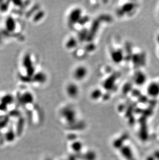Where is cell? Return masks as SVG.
<instances>
[{
	"label": "cell",
	"mask_w": 159,
	"mask_h": 160,
	"mask_svg": "<svg viewBox=\"0 0 159 160\" xmlns=\"http://www.w3.org/2000/svg\"><path fill=\"white\" fill-rule=\"evenodd\" d=\"M61 115L69 125H72L76 122V113L71 108H65L61 111Z\"/></svg>",
	"instance_id": "1"
},
{
	"label": "cell",
	"mask_w": 159,
	"mask_h": 160,
	"mask_svg": "<svg viewBox=\"0 0 159 160\" xmlns=\"http://www.w3.org/2000/svg\"><path fill=\"white\" fill-rule=\"evenodd\" d=\"M82 12L79 8H76L71 11L68 16V21L71 25H74L80 21Z\"/></svg>",
	"instance_id": "2"
},
{
	"label": "cell",
	"mask_w": 159,
	"mask_h": 160,
	"mask_svg": "<svg viewBox=\"0 0 159 160\" xmlns=\"http://www.w3.org/2000/svg\"><path fill=\"white\" fill-rule=\"evenodd\" d=\"M88 71L84 66H79L74 72V77L77 80H83L87 76Z\"/></svg>",
	"instance_id": "3"
},
{
	"label": "cell",
	"mask_w": 159,
	"mask_h": 160,
	"mask_svg": "<svg viewBox=\"0 0 159 160\" xmlns=\"http://www.w3.org/2000/svg\"><path fill=\"white\" fill-rule=\"evenodd\" d=\"M147 93L152 97H157L159 95V83L152 82L149 83L147 88Z\"/></svg>",
	"instance_id": "4"
},
{
	"label": "cell",
	"mask_w": 159,
	"mask_h": 160,
	"mask_svg": "<svg viewBox=\"0 0 159 160\" xmlns=\"http://www.w3.org/2000/svg\"><path fill=\"white\" fill-rule=\"evenodd\" d=\"M121 154L126 160H136L135 158L131 148L128 146L124 145L119 149Z\"/></svg>",
	"instance_id": "5"
},
{
	"label": "cell",
	"mask_w": 159,
	"mask_h": 160,
	"mask_svg": "<svg viewBox=\"0 0 159 160\" xmlns=\"http://www.w3.org/2000/svg\"><path fill=\"white\" fill-rule=\"evenodd\" d=\"M139 123L141 125V128L139 130V137L143 141L147 140L148 136V129H147V124L146 123L145 119L144 118H141L139 120Z\"/></svg>",
	"instance_id": "6"
},
{
	"label": "cell",
	"mask_w": 159,
	"mask_h": 160,
	"mask_svg": "<svg viewBox=\"0 0 159 160\" xmlns=\"http://www.w3.org/2000/svg\"><path fill=\"white\" fill-rule=\"evenodd\" d=\"M75 156L77 159L81 160H96L97 158L96 153L93 151H89L86 153H75Z\"/></svg>",
	"instance_id": "7"
},
{
	"label": "cell",
	"mask_w": 159,
	"mask_h": 160,
	"mask_svg": "<svg viewBox=\"0 0 159 160\" xmlns=\"http://www.w3.org/2000/svg\"><path fill=\"white\" fill-rule=\"evenodd\" d=\"M128 134L127 133L122 134V135L120 136L118 139H116L113 142V145L114 148L117 149L119 150V149L122 147L124 146V144L125 143V141L128 139Z\"/></svg>",
	"instance_id": "8"
},
{
	"label": "cell",
	"mask_w": 159,
	"mask_h": 160,
	"mask_svg": "<svg viewBox=\"0 0 159 160\" xmlns=\"http://www.w3.org/2000/svg\"><path fill=\"white\" fill-rule=\"evenodd\" d=\"M66 92L70 97H75L78 95L79 89L77 85L71 83L66 87Z\"/></svg>",
	"instance_id": "9"
},
{
	"label": "cell",
	"mask_w": 159,
	"mask_h": 160,
	"mask_svg": "<svg viewBox=\"0 0 159 160\" xmlns=\"http://www.w3.org/2000/svg\"><path fill=\"white\" fill-rule=\"evenodd\" d=\"M5 26L6 29L9 32H14L16 28L15 20L11 17H8L5 22Z\"/></svg>",
	"instance_id": "10"
},
{
	"label": "cell",
	"mask_w": 159,
	"mask_h": 160,
	"mask_svg": "<svg viewBox=\"0 0 159 160\" xmlns=\"http://www.w3.org/2000/svg\"><path fill=\"white\" fill-rule=\"evenodd\" d=\"M4 137L6 142L12 143L16 139L15 133L12 129H9L5 133Z\"/></svg>",
	"instance_id": "11"
},
{
	"label": "cell",
	"mask_w": 159,
	"mask_h": 160,
	"mask_svg": "<svg viewBox=\"0 0 159 160\" xmlns=\"http://www.w3.org/2000/svg\"><path fill=\"white\" fill-rule=\"evenodd\" d=\"M21 101L22 103L25 104L32 103L33 101V96L32 94L30 92L25 93L22 96Z\"/></svg>",
	"instance_id": "12"
},
{
	"label": "cell",
	"mask_w": 159,
	"mask_h": 160,
	"mask_svg": "<svg viewBox=\"0 0 159 160\" xmlns=\"http://www.w3.org/2000/svg\"><path fill=\"white\" fill-rule=\"evenodd\" d=\"M14 97L11 95L7 94L2 98L1 103L8 106L12 103V102H14Z\"/></svg>",
	"instance_id": "13"
},
{
	"label": "cell",
	"mask_w": 159,
	"mask_h": 160,
	"mask_svg": "<svg viewBox=\"0 0 159 160\" xmlns=\"http://www.w3.org/2000/svg\"><path fill=\"white\" fill-rule=\"evenodd\" d=\"M82 147V144L79 141H75L71 145V148L76 153H81Z\"/></svg>",
	"instance_id": "14"
},
{
	"label": "cell",
	"mask_w": 159,
	"mask_h": 160,
	"mask_svg": "<svg viewBox=\"0 0 159 160\" xmlns=\"http://www.w3.org/2000/svg\"><path fill=\"white\" fill-rule=\"evenodd\" d=\"M141 78L144 79V80H146V76L145 74H143L142 73H140V74H138L137 75H135V82L137 84L139 83L140 85H142L145 82L142 80Z\"/></svg>",
	"instance_id": "15"
},
{
	"label": "cell",
	"mask_w": 159,
	"mask_h": 160,
	"mask_svg": "<svg viewBox=\"0 0 159 160\" xmlns=\"http://www.w3.org/2000/svg\"><path fill=\"white\" fill-rule=\"evenodd\" d=\"M7 106L6 105H5L4 104L0 103V111H7Z\"/></svg>",
	"instance_id": "16"
},
{
	"label": "cell",
	"mask_w": 159,
	"mask_h": 160,
	"mask_svg": "<svg viewBox=\"0 0 159 160\" xmlns=\"http://www.w3.org/2000/svg\"><path fill=\"white\" fill-rule=\"evenodd\" d=\"M6 4H5L1 5L0 6V11L1 12H5V11H7V9H8L7 6L6 5Z\"/></svg>",
	"instance_id": "17"
},
{
	"label": "cell",
	"mask_w": 159,
	"mask_h": 160,
	"mask_svg": "<svg viewBox=\"0 0 159 160\" xmlns=\"http://www.w3.org/2000/svg\"><path fill=\"white\" fill-rule=\"evenodd\" d=\"M153 156L156 160H159V150H156L153 153Z\"/></svg>",
	"instance_id": "18"
},
{
	"label": "cell",
	"mask_w": 159,
	"mask_h": 160,
	"mask_svg": "<svg viewBox=\"0 0 159 160\" xmlns=\"http://www.w3.org/2000/svg\"><path fill=\"white\" fill-rule=\"evenodd\" d=\"M78 159H77L75 154H71L68 158V160H78Z\"/></svg>",
	"instance_id": "19"
},
{
	"label": "cell",
	"mask_w": 159,
	"mask_h": 160,
	"mask_svg": "<svg viewBox=\"0 0 159 160\" xmlns=\"http://www.w3.org/2000/svg\"><path fill=\"white\" fill-rule=\"evenodd\" d=\"M76 138H77V136L75 134H70L68 136V139L71 140H75V139H76Z\"/></svg>",
	"instance_id": "20"
},
{
	"label": "cell",
	"mask_w": 159,
	"mask_h": 160,
	"mask_svg": "<svg viewBox=\"0 0 159 160\" xmlns=\"http://www.w3.org/2000/svg\"><path fill=\"white\" fill-rule=\"evenodd\" d=\"M146 160H156V159H155V158L154 157V156L152 155V156H149L148 157H147V158L146 159Z\"/></svg>",
	"instance_id": "21"
},
{
	"label": "cell",
	"mask_w": 159,
	"mask_h": 160,
	"mask_svg": "<svg viewBox=\"0 0 159 160\" xmlns=\"http://www.w3.org/2000/svg\"><path fill=\"white\" fill-rule=\"evenodd\" d=\"M51 160V159H49V158H48V159H46V160Z\"/></svg>",
	"instance_id": "22"
},
{
	"label": "cell",
	"mask_w": 159,
	"mask_h": 160,
	"mask_svg": "<svg viewBox=\"0 0 159 160\" xmlns=\"http://www.w3.org/2000/svg\"><path fill=\"white\" fill-rule=\"evenodd\" d=\"M158 54H159V50H158Z\"/></svg>",
	"instance_id": "23"
},
{
	"label": "cell",
	"mask_w": 159,
	"mask_h": 160,
	"mask_svg": "<svg viewBox=\"0 0 159 160\" xmlns=\"http://www.w3.org/2000/svg\"></svg>",
	"instance_id": "24"
},
{
	"label": "cell",
	"mask_w": 159,
	"mask_h": 160,
	"mask_svg": "<svg viewBox=\"0 0 159 160\" xmlns=\"http://www.w3.org/2000/svg\"></svg>",
	"instance_id": "25"
}]
</instances>
